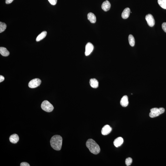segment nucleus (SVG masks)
<instances>
[{
  "instance_id": "obj_21",
  "label": "nucleus",
  "mask_w": 166,
  "mask_h": 166,
  "mask_svg": "<svg viewBox=\"0 0 166 166\" xmlns=\"http://www.w3.org/2000/svg\"><path fill=\"white\" fill-rule=\"evenodd\" d=\"M133 160L132 158H127L126 160L125 163L126 166H129L131 165V164Z\"/></svg>"
},
{
  "instance_id": "obj_14",
  "label": "nucleus",
  "mask_w": 166,
  "mask_h": 166,
  "mask_svg": "<svg viewBox=\"0 0 166 166\" xmlns=\"http://www.w3.org/2000/svg\"><path fill=\"white\" fill-rule=\"evenodd\" d=\"M90 84L93 88H96L98 87V82L95 78H92L90 80Z\"/></svg>"
},
{
  "instance_id": "obj_23",
  "label": "nucleus",
  "mask_w": 166,
  "mask_h": 166,
  "mask_svg": "<svg viewBox=\"0 0 166 166\" xmlns=\"http://www.w3.org/2000/svg\"><path fill=\"white\" fill-rule=\"evenodd\" d=\"M162 28L164 32L166 33V22H164L162 24Z\"/></svg>"
},
{
  "instance_id": "obj_19",
  "label": "nucleus",
  "mask_w": 166,
  "mask_h": 166,
  "mask_svg": "<svg viewBox=\"0 0 166 166\" xmlns=\"http://www.w3.org/2000/svg\"><path fill=\"white\" fill-rule=\"evenodd\" d=\"M158 3L162 8L166 9V0H158Z\"/></svg>"
},
{
  "instance_id": "obj_24",
  "label": "nucleus",
  "mask_w": 166,
  "mask_h": 166,
  "mask_svg": "<svg viewBox=\"0 0 166 166\" xmlns=\"http://www.w3.org/2000/svg\"><path fill=\"white\" fill-rule=\"evenodd\" d=\"M20 166H30V165L26 162H22L20 164Z\"/></svg>"
},
{
  "instance_id": "obj_7",
  "label": "nucleus",
  "mask_w": 166,
  "mask_h": 166,
  "mask_svg": "<svg viewBox=\"0 0 166 166\" xmlns=\"http://www.w3.org/2000/svg\"><path fill=\"white\" fill-rule=\"evenodd\" d=\"M93 44L91 42H88L86 46L85 55L86 56L89 55L93 51Z\"/></svg>"
},
{
  "instance_id": "obj_15",
  "label": "nucleus",
  "mask_w": 166,
  "mask_h": 166,
  "mask_svg": "<svg viewBox=\"0 0 166 166\" xmlns=\"http://www.w3.org/2000/svg\"><path fill=\"white\" fill-rule=\"evenodd\" d=\"M87 18L90 22L92 23H95L96 21L95 16L93 13L91 12L88 14L87 15Z\"/></svg>"
},
{
  "instance_id": "obj_10",
  "label": "nucleus",
  "mask_w": 166,
  "mask_h": 166,
  "mask_svg": "<svg viewBox=\"0 0 166 166\" xmlns=\"http://www.w3.org/2000/svg\"><path fill=\"white\" fill-rule=\"evenodd\" d=\"M123 143V139L121 137H119L116 138L113 142V144L116 147H120Z\"/></svg>"
},
{
  "instance_id": "obj_25",
  "label": "nucleus",
  "mask_w": 166,
  "mask_h": 166,
  "mask_svg": "<svg viewBox=\"0 0 166 166\" xmlns=\"http://www.w3.org/2000/svg\"><path fill=\"white\" fill-rule=\"evenodd\" d=\"M13 1L14 0H6L5 2L7 4H9L12 3Z\"/></svg>"
},
{
  "instance_id": "obj_9",
  "label": "nucleus",
  "mask_w": 166,
  "mask_h": 166,
  "mask_svg": "<svg viewBox=\"0 0 166 166\" xmlns=\"http://www.w3.org/2000/svg\"><path fill=\"white\" fill-rule=\"evenodd\" d=\"M111 7V3L108 1L106 0L104 1L102 5V9L105 12H107L109 10Z\"/></svg>"
},
{
  "instance_id": "obj_22",
  "label": "nucleus",
  "mask_w": 166,
  "mask_h": 166,
  "mask_svg": "<svg viewBox=\"0 0 166 166\" xmlns=\"http://www.w3.org/2000/svg\"><path fill=\"white\" fill-rule=\"evenodd\" d=\"M49 2L51 4L55 5L56 4L57 0H48Z\"/></svg>"
},
{
  "instance_id": "obj_5",
  "label": "nucleus",
  "mask_w": 166,
  "mask_h": 166,
  "mask_svg": "<svg viewBox=\"0 0 166 166\" xmlns=\"http://www.w3.org/2000/svg\"><path fill=\"white\" fill-rule=\"evenodd\" d=\"M41 83V81L38 78L32 79L29 82L28 86L30 88H37L39 86Z\"/></svg>"
},
{
  "instance_id": "obj_18",
  "label": "nucleus",
  "mask_w": 166,
  "mask_h": 166,
  "mask_svg": "<svg viewBox=\"0 0 166 166\" xmlns=\"http://www.w3.org/2000/svg\"><path fill=\"white\" fill-rule=\"evenodd\" d=\"M128 40L129 45L131 47H133L135 43V41L133 35H129L128 37Z\"/></svg>"
},
{
  "instance_id": "obj_20",
  "label": "nucleus",
  "mask_w": 166,
  "mask_h": 166,
  "mask_svg": "<svg viewBox=\"0 0 166 166\" xmlns=\"http://www.w3.org/2000/svg\"><path fill=\"white\" fill-rule=\"evenodd\" d=\"M7 28V25L5 23L0 22V33H1L5 31Z\"/></svg>"
},
{
  "instance_id": "obj_6",
  "label": "nucleus",
  "mask_w": 166,
  "mask_h": 166,
  "mask_svg": "<svg viewBox=\"0 0 166 166\" xmlns=\"http://www.w3.org/2000/svg\"><path fill=\"white\" fill-rule=\"evenodd\" d=\"M145 19L147 21L148 25L150 27H153L155 23V21L153 16L150 14H148L146 16Z\"/></svg>"
},
{
  "instance_id": "obj_12",
  "label": "nucleus",
  "mask_w": 166,
  "mask_h": 166,
  "mask_svg": "<svg viewBox=\"0 0 166 166\" xmlns=\"http://www.w3.org/2000/svg\"><path fill=\"white\" fill-rule=\"evenodd\" d=\"M10 142L13 144H16L19 140V138L18 135L17 134H14L11 135L9 138Z\"/></svg>"
},
{
  "instance_id": "obj_26",
  "label": "nucleus",
  "mask_w": 166,
  "mask_h": 166,
  "mask_svg": "<svg viewBox=\"0 0 166 166\" xmlns=\"http://www.w3.org/2000/svg\"><path fill=\"white\" fill-rule=\"evenodd\" d=\"M4 80V77L2 75H0V82L1 83V82L3 81Z\"/></svg>"
},
{
  "instance_id": "obj_11",
  "label": "nucleus",
  "mask_w": 166,
  "mask_h": 166,
  "mask_svg": "<svg viewBox=\"0 0 166 166\" xmlns=\"http://www.w3.org/2000/svg\"><path fill=\"white\" fill-rule=\"evenodd\" d=\"M130 12V9L128 7L125 9L122 13V18L124 19H127L129 17Z\"/></svg>"
},
{
  "instance_id": "obj_3",
  "label": "nucleus",
  "mask_w": 166,
  "mask_h": 166,
  "mask_svg": "<svg viewBox=\"0 0 166 166\" xmlns=\"http://www.w3.org/2000/svg\"><path fill=\"white\" fill-rule=\"evenodd\" d=\"M165 110L163 108H154L150 110V112L149 113V117L151 118H155L160 115L164 113Z\"/></svg>"
},
{
  "instance_id": "obj_13",
  "label": "nucleus",
  "mask_w": 166,
  "mask_h": 166,
  "mask_svg": "<svg viewBox=\"0 0 166 166\" xmlns=\"http://www.w3.org/2000/svg\"><path fill=\"white\" fill-rule=\"evenodd\" d=\"M120 104L122 107H127L129 104L128 97L127 95H124L122 97L120 101Z\"/></svg>"
},
{
  "instance_id": "obj_4",
  "label": "nucleus",
  "mask_w": 166,
  "mask_h": 166,
  "mask_svg": "<svg viewBox=\"0 0 166 166\" xmlns=\"http://www.w3.org/2000/svg\"><path fill=\"white\" fill-rule=\"evenodd\" d=\"M41 107L43 111L47 112H52L54 109L52 105L47 100H45L42 102Z\"/></svg>"
},
{
  "instance_id": "obj_2",
  "label": "nucleus",
  "mask_w": 166,
  "mask_h": 166,
  "mask_svg": "<svg viewBox=\"0 0 166 166\" xmlns=\"http://www.w3.org/2000/svg\"><path fill=\"white\" fill-rule=\"evenodd\" d=\"M86 145L91 153L93 154H98L100 151L99 146L93 139L88 140L86 142Z\"/></svg>"
},
{
  "instance_id": "obj_8",
  "label": "nucleus",
  "mask_w": 166,
  "mask_h": 166,
  "mask_svg": "<svg viewBox=\"0 0 166 166\" xmlns=\"http://www.w3.org/2000/svg\"><path fill=\"white\" fill-rule=\"evenodd\" d=\"M112 130V129L110 126L108 125H106L102 129V134L103 135H107L111 133Z\"/></svg>"
},
{
  "instance_id": "obj_1",
  "label": "nucleus",
  "mask_w": 166,
  "mask_h": 166,
  "mask_svg": "<svg viewBox=\"0 0 166 166\" xmlns=\"http://www.w3.org/2000/svg\"><path fill=\"white\" fill-rule=\"evenodd\" d=\"M62 139L61 136L59 135L53 136L50 140L51 147L54 149L59 151L61 149Z\"/></svg>"
},
{
  "instance_id": "obj_17",
  "label": "nucleus",
  "mask_w": 166,
  "mask_h": 166,
  "mask_svg": "<svg viewBox=\"0 0 166 166\" xmlns=\"http://www.w3.org/2000/svg\"><path fill=\"white\" fill-rule=\"evenodd\" d=\"M47 35V32L46 31H44L38 35L36 39V41L37 42L39 41L46 37Z\"/></svg>"
},
{
  "instance_id": "obj_16",
  "label": "nucleus",
  "mask_w": 166,
  "mask_h": 166,
  "mask_svg": "<svg viewBox=\"0 0 166 166\" xmlns=\"http://www.w3.org/2000/svg\"><path fill=\"white\" fill-rule=\"evenodd\" d=\"M0 53L3 56L6 57L9 55L10 53L6 48L4 47H0Z\"/></svg>"
}]
</instances>
